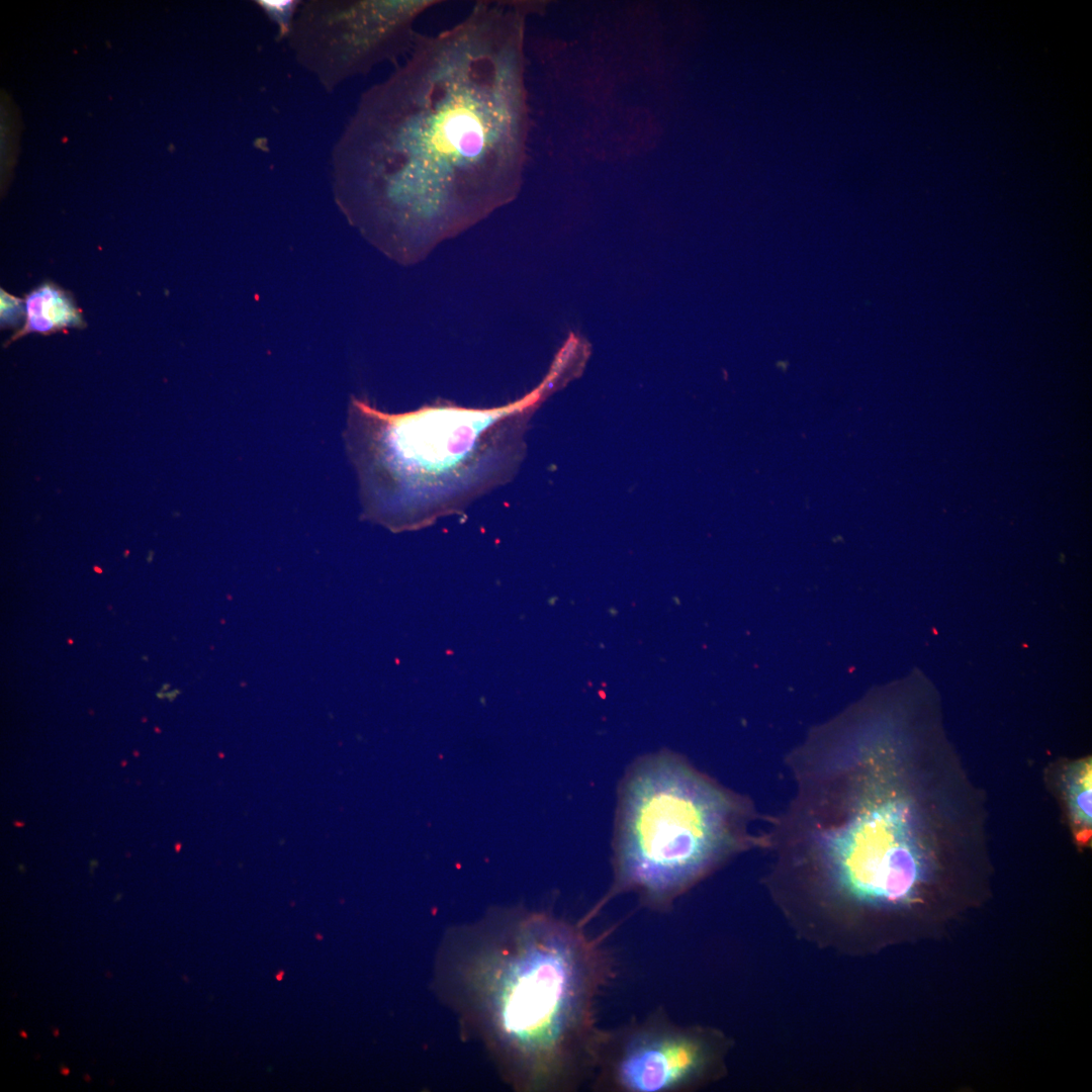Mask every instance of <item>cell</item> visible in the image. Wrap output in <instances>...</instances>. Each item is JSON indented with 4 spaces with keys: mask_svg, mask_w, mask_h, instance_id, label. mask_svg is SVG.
<instances>
[{
    "mask_svg": "<svg viewBox=\"0 0 1092 1092\" xmlns=\"http://www.w3.org/2000/svg\"><path fill=\"white\" fill-rule=\"evenodd\" d=\"M524 6L480 1L458 24L417 35L366 91L334 151L344 204L411 258L515 197L527 135Z\"/></svg>",
    "mask_w": 1092,
    "mask_h": 1092,
    "instance_id": "6da1fadb",
    "label": "cell"
},
{
    "mask_svg": "<svg viewBox=\"0 0 1092 1092\" xmlns=\"http://www.w3.org/2000/svg\"><path fill=\"white\" fill-rule=\"evenodd\" d=\"M584 926L511 909L454 930L440 950V993L519 1091H576L593 1075L597 1001L615 963Z\"/></svg>",
    "mask_w": 1092,
    "mask_h": 1092,
    "instance_id": "7a4b0ae2",
    "label": "cell"
},
{
    "mask_svg": "<svg viewBox=\"0 0 1092 1092\" xmlns=\"http://www.w3.org/2000/svg\"><path fill=\"white\" fill-rule=\"evenodd\" d=\"M553 391L545 379L505 406L442 403L396 415L353 397L344 438L363 517L395 533L417 530L507 482L524 454L529 418Z\"/></svg>",
    "mask_w": 1092,
    "mask_h": 1092,
    "instance_id": "3957f363",
    "label": "cell"
},
{
    "mask_svg": "<svg viewBox=\"0 0 1092 1092\" xmlns=\"http://www.w3.org/2000/svg\"><path fill=\"white\" fill-rule=\"evenodd\" d=\"M745 799L671 751L643 755L618 791L613 881L579 922L586 925L615 897L633 893L665 911L706 874L753 845Z\"/></svg>",
    "mask_w": 1092,
    "mask_h": 1092,
    "instance_id": "277c9868",
    "label": "cell"
},
{
    "mask_svg": "<svg viewBox=\"0 0 1092 1092\" xmlns=\"http://www.w3.org/2000/svg\"><path fill=\"white\" fill-rule=\"evenodd\" d=\"M438 1H308L299 4L287 37L297 61L332 90L412 49L417 19Z\"/></svg>",
    "mask_w": 1092,
    "mask_h": 1092,
    "instance_id": "5b68a950",
    "label": "cell"
},
{
    "mask_svg": "<svg viewBox=\"0 0 1092 1092\" xmlns=\"http://www.w3.org/2000/svg\"><path fill=\"white\" fill-rule=\"evenodd\" d=\"M718 1035L675 1023L662 1008L601 1030L589 1086L597 1092H681L715 1075Z\"/></svg>",
    "mask_w": 1092,
    "mask_h": 1092,
    "instance_id": "8992f818",
    "label": "cell"
},
{
    "mask_svg": "<svg viewBox=\"0 0 1092 1092\" xmlns=\"http://www.w3.org/2000/svg\"><path fill=\"white\" fill-rule=\"evenodd\" d=\"M24 323L3 345L32 333L49 336L68 333L70 329H84L86 323L82 310L72 293L53 281H43L24 297Z\"/></svg>",
    "mask_w": 1092,
    "mask_h": 1092,
    "instance_id": "52a82bcc",
    "label": "cell"
},
{
    "mask_svg": "<svg viewBox=\"0 0 1092 1092\" xmlns=\"http://www.w3.org/2000/svg\"><path fill=\"white\" fill-rule=\"evenodd\" d=\"M1090 757L1069 763L1062 774V789L1072 823L1073 833L1079 844H1087L1091 838V781Z\"/></svg>",
    "mask_w": 1092,
    "mask_h": 1092,
    "instance_id": "ba28073f",
    "label": "cell"
},
{
    "mask_svg": "<svg viewBox=\"0 0 1092 1092\" xmlns=\"http://www.w3.org/2000/svg\"><path fill=\"white\" fill-rule=\"evenodd\" d=\"M25 317L24 299L0 289V324L2 330L22 327ZM19 328V329H20Z\"/></svg>",
    "mask_w": 1092,
    "mask_h": 1092,
    "instance_id": "9c48e42d",
    "label": "cell"
},
{
    "mask_svg": "<svg viewBox=\"0 0 1092 1092\" xmlns=\"http://www.w3.org/2000/svg\"><path fill=\"white\" fill-rule=\"evenodd\" d=\"M257 4L260 5L270 15V17L278 23L281 30V35H287L292 20L294 18L293 15L295 14L297 7L299 6L298 2L290 0H261L257 1Z\"/></svg>",
    "mask_w": 1092,
    "mask_h": 1092,
    "instance_id": "30bf717a",
    "label": "cell"
},
{
    "mask_svg": "<svg viewBox=\"0 0 1092 1092\" xmlns=\"http://www.w3.org/2000/svg\"><path fill=\"white\" fill-rule=\"evenodd\" d=\"M60 1071H61V1074H63V1075H69L70 1074V1069L66 1068V1067H62L60 1069Z\"/></svg>",
    "mask_w": 1092,
    "mask_h": 1092,
    "instance_id": "8fae6325",
    "label": "cell"
},
{
    "mask_svg": "<svg viewBox=\"0 0 1092 1092\" xmlns=\"http://www.w3.org/2000/svg\"><path fill=\"white\" fill-rule=\"evenodd\" d=\"M19 1034H20V1035H21V1036H22L23 1038H27V1037H28V1035H27V1034H26V1033L24 1032V1030H21V1031H19Z\"/></svg>",
    "mask_w": 1092,
    "mask_h": 1092,
    "instance_id": "7c38bea8",
    "label": "cell"
},
{
    "mask_svg": "<svg viewBox=\"0 0 1092 1092\" xmlns=\"http://www.w3.org/2000/svg\"><path fill=\"white\" fill-rule=\"evenodd\" d=\"M54 1034H55V1035H58V1034H59V1032H58V1029H54Z\"/></svg>",
    "mask_w": 1092,
    "mask_h": 1092,
    "instance_id": "4fadbf2b",
    "label": "cell"
}]
</instances>
